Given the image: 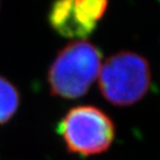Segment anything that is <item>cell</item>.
<instances>
[{"label": "cell", "mask_w": 160, "mask_h": 160, "mask_svg": "<svg viewBox=\"0 0 160 160\" xmlns=\"http://www.w3.org/2000/svg\"><path fill=\"white\" fill-rule=\"evenodd\" d=\"M101 60L100 50L89 42L70 43L55 56L48 72L51 92L65 99L82 97L98 77Z\"/></svg>", "instance_id": "6da1fadb"}, {"label": "cell", "mask_w": 160, "mask_h": 160, "mask_svg": "<svg viewBox=\"0 0 160 160\" xmlns=\"http://www.w3.org/2000/svg\"><path fill=\"white\" fill-rule=\"evenodd\" d=\"M98 76L102 96L118 106L138 102L151 85L148 60L130 51H122L107 58L101 66Z\"/></svg>", "instance_id": "7a4b0ae2"}, {"label": "cell", "mask_w": 160, "mask_h": 160, "mask_svg": "<svg viewBox=\"0 0 160 160\" xmlns=\"http://www.w3.org/2000/svg\"><path fill=\"white\" fill-rule=\"evenodd\" d=\"M58 132L71 153L91 156L108 150L114 139V124L98 107L81 105L67 112Z\"/></svg>", "instance_id": "3957f363"}, {"label": "cell", "mask_w": 160, "mask_h": 160, "mask_svg": "<svg viewBox=\"0 0 160 160\" xmlns=\"http://www.w3.org/2000/svg\"><path fill=\"white\" fill-rule=\"evenodd\" d=\"M49 22L57 33L71 39H83L95 30L79 19L74 0H55L49 12Z\"/></svg>", "instance_id": "277c9868"}, {"label": "cell", "mask_w": 160, "mask_h": 160, "mask_svg": "<svg viewBox=\"0 0 160 160\" xmlns=\"http://www.w3.org/2000/svg\"><path fill=\"white\" fill-rule=\"evenodd\" d=\"M20 96L8 79L0 76V125L12 119L19 107Z\"/></svg>", "instance_id": "5b68a950"}, {"label": "cell", "mask_w": 160, "mask_h": 160, "mask_svg": "<svg viewBox=\"0 0 160 160\" xmlns=\"http://www.w3.org/2000/svg\"><path fill=\"white\" fill-rule=\"evenodd\" d=\"M107 5L108 0H74V8L79 19L94 28L104 16Z\"/></svg>", "instance_id": "8992f818"}]
</instances>
